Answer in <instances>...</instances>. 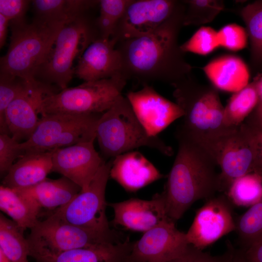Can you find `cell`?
I'll return each instance as SVG.
<instances>
[{"label":"cell","instance_id":"30","mask_svg":"<svg viewBox=\"0 0 262 262\" xmlns=\"http://www.w3.org/2000/svg\"><path fill=\"white\" fill-rule=\"evenodd\" d=\"M251 45L252 64L262 66V0H257L243 7L240 12Z\"/></svg>","mask_w":262,"mask_h":262},{"label":"cell","instance_id":"18","mask_svg":"<svg viewBox=\"0 0 262 262\" xmlns=\"http://www.w3.org/2000/svg\"><path fill=\"white\" fill-rule=\"evenodd\" d=\"M109 205L114 210L113 223L132 231L144 233L169 219L162 193L150 200L131 198Z\"/></svg>","mask_w":262,"mask_h":262},{"label":"cell","instance_id":"40","mask_svg":"<svg viewBox=\"0 0 262 262\" xmlns=\"http://www.w3.org/2000/svg\"><path fill=\"white\" fill-rule=\"evenodd\" d=\"M239 250L246 262H262V237L249 246Z\"/></svg>","mask_w":262,"mask_h":262},{"label":"cell","instance_id":"42","mask_svg":"<svg viewBox=\"0 0 262 262\" xmlns=\"http://www.w3.org/2000/svg\"><path fill=\"white\" fill-rule=\"evenodd\" d=\"M10 21L5 16L0 14V48L5 45L8 33V28Z\"/></svg>","mask_w":262,"mask_h":262},{"label":"cell","instance_id":"41","mask_svg":"<svg viewBox=\"0 0 262 262\" xmlns=\"http://www.w3.org/2000/svg\"><path fill=\"white\" fill-rule=\"evenodd\" d=\"M254 129L258 140L261 164L262 167V124L251 113L246 119Z\"/></svg>","mask_w":262,"mask_h":262},{"label":"cell","instance_id":"9","mask_svg":"<svg viewBox=\"0 0 262 262\" xmlns=\"http://www.w3.org/2000/svg\"><path fill=\"white\" fill-rule=\"evenodd\" d=\"M29 255L44 252L58 253L72 249L90 247L123 241L114 229L98 230L76 226L49 214L39 220L27 238Z\"/></svg>","mask_w":262,"mask_h":262},{"label":"cell","instance_id":"46","mask_svg":"<svg viewBox=\"0 0 262 262\" xmlns=\"http://www.w3.org/2000/svg\"><path fill=\"white\" fill-rule=\"evenodd\" d=\"M0 262H12L0 250Z\"/></svg>","mask_w":262,"mask_h":262},{"label":"cell","instance_id":"1","mask_svg":"<svg viewBox=\"0 0 262 262\" xmlns=\"http://www.w3.org/2000/svg\"><path fill=\"white\" fill-rule=\"evenodd\" d=\"M185 9L184 4L150 34L117 43L121 75L127 81L135 80L142 85L160 82L173 86L191 76L192 67L185 60L178 40Z\"/></svg>","mask_w":262,"mask_h":262},{"label":"cell","instance_id":"24","mask_svg":"<svg viewBox=\"0 0 262 262\" xmlns=\"http://www.w3.org/2000/svg\"><path fill=\"white\" fill-rule=\"evenodd\" d=\"M33 201L41 209L52 212L70 202L82 188L69 179H46L31 187L13 189Z\"/></svg>","mask_w":262,"mask_h":262},{"label":"cell","instance_id":"35","mask_svg":"<svg viewBox=\"0 0 262 262\" xmlns=\"http://www.w3.org/2000/svg\"><path fill=\"white\" fill-rule=\"evenodd\" d=\"M219 47L217 31L208 26H202L186 42L180 45L182 52L201 55H207Z\"/></svg>","mask_w":262,"mask_h":262},{"label":"cell","instance_id":"14","mask_svg":"<svg viewBox=\"0 0 262 262\" xmlns=\"http://www.w3.org/2000/svg\"><path fill=\"white\" fill-rule=\"evenodd\" d=\"M190 246L185 233L168 219L133 242L128 262H167L181 256Z\"/></svg>","mask_w":262,"mask_h":262},{"label":"cell","instance_id":"37","mask_svg":"<svg viewBox=\"0 0 262 262\" xmlns=\"http://www.w3.org/2000/svg\"><path fill=\"white\" fill-rule=\"evenodd\" d=\"M235 248L228 242L227 249L222 254L213 256L190 246L181 256L167 262H233Z\"/></svg>","mask_w":262,"mask_h":262},{"label":"cell","instance_id":"28","mask_svg":"<svg viewBox=\"0 0 262 262\" xmlns=\"http://www.w3.org/2000/svg\"><path fill=\"white\" fill-rule=\"evenodd\" d=\"M17 225L0 213V250L12 262H29V246Z\"/></svg>","mask_w":262,"mask_h":262},{"label":"cell","instance_id":"16","mask_svg":"<svg viewBox=\"0 0 262 262\" xmlns=\"http://www.w3.org/2000/svg\"><path fill=\"white\" fill-rule=\"evenodd\" d=\"M94 141L79 143L52 151V172L61 174L79 185H90L105 160L96 151Z\"/></svg>","mask_w":262,"mask_h":262},{"label":"cell","instance_id":"13","mask_svg":"<svg viewBox=\"0 0 262 262\" xmlns=\"http://www.w3.org/2000/svg\"><path fill=\"white\" fill-rule=\"evenodd\" d=\"M232 204L226 195L214 196L196 212L186 233L189 245L203 250L226 234L235 230Z\"/></svg>","mask_w":262,"mask_h":262},{"label":"cell","instance_id":"10","mask_svg":"<svg viewBox=\"0 0 262 262\" xmlns=\"http://www.w3.org/2000/svg\"><path fill=\"white\" fill-rule=\"evenodd\" d=\"M214 156L221 170L219 192L226 193L240 177L254 172H262L257 136L246 120L222 141Z\"/></svg>","mask_w":262,"mask_h":262},{"label":"cell","instance_id":"12","mask_svg":"<svg viewBox=\"0 0 262 262\" xmlns=\"http://www.w3.org/2000/svg\"><path fill=\"white\" fill-rule=\"evenodd\" d=\"M183 0H131L111 37L122 40L150 34L184 6Z\"/></svg>","mask_w":262,"mask_h":262},{"label":"cell","instance_id":"4","mask_svg":"<svg viewBox=\"0 0 262 262\" xmlns=\"http://www.w3.org/2000/svg\"><path fill=\"white\" fill-rule=\"evenodd\" d=\"M67 21H46L34 18L30 23L25 19L10 22V44L6 54L0 58V73L30 82H36L37 71Z\"/></svg>","mask_w":262,"mask_h":262},{"label":"cell","instance_id":"5","mask_svg":"<svg viewBox=\"0 0 262 262\" xmlns=\"http://www.w3.org/2000/svg\"><path fill=\"white\" fill-rule=\"evenodd\" d=\"M96 133L101 153L106 158L114 159L141 147L154 149L166 156L173 154L171 147L161 139L148 135L128 99L122 94L101 114Z\"/></svg>","mask_w":262,"mask_h":262},{"label":"cell","instance_id":"3","mask_svg":"<svg viewBox=\"0 0 262 262\" xmlns=\"http://www.w3.org/2000/svg\"><path fill=\"white\" fill-rule=\"evenodd\" d=\"M173 86L176 103L184 113L179 127L214 156L219 144L237 128L225 124L224 107L217 89L198 83L191 76Z\"/></svg>","mask_w":262,"mask_h":262},{"label":"cell","instance_id":"33","mask_svg":"<svg viewBox=\"0 0 262 262\" xmlns=\"http://www.w3.org/2000/svg\"><path fill=\"white\" fill-rule=\"evenodd\" d=\"M33 82L0 73V134L10 135L6 118V110L10 104Z\"/></svg>","mask_w":262,"mask_h":262},{"label":"cell","instance_id":"23","mask_svg":"<svg viewBox=\"0 0 262 262\" xmlns=\"http://www.w3.org/2000/svg\"><path fill=\"white\" fill-rule=\"evenodd\" d=\"M202 69L216 89L236 93L249 83V71L245 62L233 55H224L213 59Z\"/></svg>","mask_w":262,"mask_h":262},{"label":"cell","instance_id":"29","mask_svg":"<svg viewBox=\"0 0 262 262\" xmlns=\"http://www.w3.org/2000/svg\"><path fill=\"white\" fill-rule=\"evenodd\" d=\"M225 195L232 205L250 207L262 199V172H254L235 180Z\"/></svg>","mask_w":262,"mask_h":262},{"label":"cell","instance_id":"6","mask_svg":"<svg viewBox=\"0 0 262 262\" xmlns=\"http://www.w3.org/2000/svg\"><path fill=\"white\" fill-rule=\"evenodd\" d=\"M84 14L66 22L59 31L48 56L36 72L35 79L54 84L61 90L67 87L74 74V60L99 38L96 18Z\"/></svg>","mask_w":262,"mask_h":262},{"label":"cell","instance_id":"20","mask_svg":"<svg viewBox=\"0 0 262 262\" xmlns=\"http://www.w3.org/2000/svg\"><path fill=\"white\" fill-rule=\"evenodd\" d=\"M164 175L142 153L131 151L113 159L110 177L126 191L134 192Z\"/></svg>","mask_w":262,"mask_h":262},{"label":"cell","instance_id":"11","mask_svg":"<svg viewBox=\"0 0 262 262\" xmlns=\"http://www.w3.org/2000/svg\"><path fill=\"white\" fill-rule=\"evenodd\" d=\"M113 159L104 162L88 187L49 214L76 226L98 230L110 229L106 215L105 190Z\"/></svg>","mask_w":262,"mask_h":262},{"label":"cell","instance_id":"7","mask_svg":"<svg viewBox=\"0 0 262 262\" xmlns=\"http://www.w3.org/2000/svg\"><path fill=\"white\" fill-rule=\"evenodd\" d=\"M126 83L127 81L118 75L84 82L77 86L47 94L39 104L38 114L41 116L56 113L102 114L122 94Z\"/></svg>","mask_w":262,"mask_h":262},{"label":"cell","instance_id":"2","mask_svg":"<svg viewBox=\"0 0 262 262\" xmlns=\"http://www.w3.org/2000/svg\"><path fill=\"white\" fill-rule=\"evenodd\" d=\"M175 136L178 151L162 193L167 215L174 222L197 200H207L219 192L213 154L179 126Z\"/></svg>","mask_w":262,"mask_h":262},{"label":"cell","instance_id":"32","mask_svg":"<svg viewBox=\"0 0 262 262\" xmlns=\"http://www.w3.org/2000/svg\"><path fill=\"white\" fill-rule=\"evenodd\" d=\"M131 0H100L99 15L95 22L99 37L111 38Z\"/></svg>","mask_w":262,"mask_h":262},{"label":"cell","instance_id":"15","mask_svg":"<svg viewBox=\"0 0 262 262\" xmlns=\"http://www.w3.org/2000/svg\"><path fill=\"white\" fill-rule=\"evenodd\" d=\"M136 116L149 135H157L184 113L176 103L166 98L149 84L126 96Z\"/></svg>","mask_w":262,"mask_h":262},{"label":"cell","instance_id":"43","mask_svg":"<svg viewBox=\"0 0 262 262\" xmlns=\"http://www.w3.org/2000/svg\"><path fill=\"white\" fill-rule=\"evenodd\" d=\"M254 81L256 83L259 95V102H262V73L256 77Z\"/></svg>","mask_w":262,"mask_h":262},{"label":"cell","instance_id":"38","mask_svg":"<svg viewBox=\"0 0 262 262\" xmlns=\"http://www.w3.org/2000/svg\"><path fill=\"white\" fill-rule=\"evenodd\" d=\"M19 142L7 134H0V173L6 174L15 161L22 155Z\"/></svg>","mask_w":262,"mask_h":262},{"label":"cell","instance_id":"36","mask_svg":"<svg viewBox=\"0 0 262 262\" xmlns=\"http://www.w3.org/2000/svg\"><path fill=\"white\" fill-rule=\"evenodd\" d=\"M219 47L231 51L241 50L246 47L248 34L241 26L231 23L225 25L217 31Z\"/></svg>","mask_w":262,"mask_h":262},{"label":"cell","instance_id":"19","mask_svg":"<svg viewBox=\"0 0 262 262\" xmlns=\"http://www.w3.org/2000/svg\"><path fill=\"white\" fill-rule=\"evenodd\" d=\"M116 44L112 38H99L93 41L78 60L74 74L84 82L121 75V59Z\"/></svg>","mask_w":262,"mask_h":262},{"label":"cell","instance_id":"21","mask_svg":"<svg viewBox=\"0 0 262 262\" xmlns=\"http://www.w3.org/2000/svg\"><path fill=\"white\" fill-rule=\"evenodd\" d=\"M133 242L126 239L118 243L106 244L58 253L34 252L29 256L36 262H128Z\"/></svg>","mask_w":262,"mask_h":262},{"label":"cell","instance_id":"25","mask_svg":"<svg viewBox=\"0 0 262 262\" xmlns=\"http://www.w3.org/2000/svg\"><path fill=\"white\" fill-rule=\"evenodd\" d=\"M0 209L23 231L36 225L41 210L29 198L2 185L0 186Z\"/></svg>","mask_w":262,"mask_h":262},{"label":"cell","instance_id":"44","mask_svg":"<svg viewBox=\"0 0 262 262\" xmlns=\"http://www.w3.org/2000/svg\"><path fill=\"white\" fill-rule=\"evenodd\" d=\"M253 115L262 124V102H259L254 110L252 112Z\"/></svg>","mask_w":262,"mask_h":262},{"label":"cell","instance_id":"8","mask_svg":"<svg viewBox=\"0 0 262 262\" xmlns=\"http://www.w3.org/2000/svg\"><path fill=\"white\" fill-rule=\"evenodd\" d=\"M101 115L56 113L41 116L31 136L19 143L22 155L53 151L79 143L94 141Z\"/></svg>","mask_w":262,"mask_h":262},{"label":"cell","instance_id":"31","mask_svg":"<svg viewBox=\"0 0 262 262\" xmlns=\"http://www.w3.org/2000/svg\"><path fill=\"white\" fill-rule=\"evenodd\" d=\"M235 231L242 248L262 237V199L236 219Z\"/></svg>","mask_w":262,"mask_h":262},{"label":"cell","instance_id":"26","mask_svg":"<svg viewBox=\"0 0 262 262\" xmlns=\"http://www.w3.org/2000/svg\"><path fill=\"white\" fill-rule=\"evenodd\" d=\"M100 0H35V18L46 21H67L99 6Z\"/></svg>","mask_w":262,"mask_h":262},{"label":"cell","instance_id":"34","mask_svg":"<svg viewBox=\"0 0 262 262\" xmlns=\"http://www.w3.org/2000/svg\"><path fill=\"white\" fill-rule=\"evenodd\" d=\"M185 9L183 26L200 25L211 22L224 9V2L216 0H183Z\"/></svg>","mask_w":262,"mask_h":262},{"label":"cell","instance_id":"39","mask_svg":"<svg viewBox=\"0 0 262 262\" xmlns=\"http://www.w3.org/2000/svg\"><path fill=\"white\" fill-rule=\"evenodd\" d=\"M30 0H0V14L10 22H18L25 20Z\"/></svg>","mask_w":262,"mask_h":262},{"label":"cell","instance_id":"17","mask_svg":"<svg viewBox=\"0 0 262 262\" xmlns=\"http://www.w3.org/2000/svg\"><path fill=\"white\" fill-rule=\"evenodd\" d=\"M57 92L51 85L37 81L32 83L8 106L6 118L10 135L18 142L26 140L35 129L39 104L47 94Z\"/></svg>","mask_w":262,"mask_h":262},{"label":"cell","instance_id":"45","mask_svg":"<svg viewBox=\"0 0 262 262\" xmlns=\"http://www.w3.org/2000/svg\"><path fill=\"white\" fill-rule=\"evenodd\" d=\"M233 262H246L242 256L239 249L235 248Z\"/></svg>","mask_w":262,"mask_h":262},{"label":"cell","instance_id":"22","mask_svg":"<svg viewBox=\"0 0 262 262\" xmlns=\"http://www.w3.org/2000/svg\"><path fill=\"white\" fill-rule=\"evenodd\" d=\"M52 151L24 153L6 174L2 185L19 189L35 185L52 172Z\"/></svg>","mask_w":262,"mask_h":262},{"label":"cell","instance_id":"27","mask_svg":"<svg viewBox=\"0 0 262 262\" xmlns=\"http://www.w3.org/2000/svg\"><path fill=\"white\" fill-rule=\"evenodd\" d=\"M259 102V93L253 81L234 93L224 107V121L226 126L235 128L241 124L254 110Z\"/></svg>","mask_w":262,"mask_h":262}]
</instances>
